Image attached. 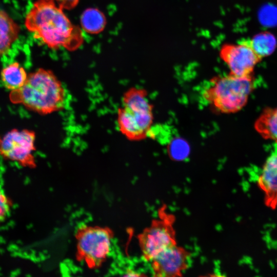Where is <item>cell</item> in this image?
<instances>
[{
    "mask_svg": "<svg viewBox=\"0 0 277 277\" xmlns=\"http://www.w3.org/2000/svg\"><path fill=\"white\" fill-rule=\"evenodd\" d=\"M125 276H141V274H139L138 272H136L134 271L129 270L126 272Z\"/></svg>",
    "mask_w": 277,
    "mask_h": 277,
    "instance_id": "18",
    "label": "cell"
},
{
    "mask_svg": "<svg viewBox=\"0 0 277 277\" xmlns=\"http://www.w3.org/2000/svg\"><path fill=\"white\" fill-rule=\"evenodd\" d=\"M219 55L229 68V73L239 76H252L254 68L262 60L249 39L223 44Z\"/></svg>",
    "mask_w": 277,
    "mask_h": 277,
    "instance_id": "8",
    "label": "cell"
},
{
    "mask_svg": "<svg viewBox=\"0 0 277 277\" xmlns=\"http://www.w3.org/2000/svg\"><path fill=\"white\" fill-rule=\"evenodd\" d=\"M25 25L34 37L51 49L73 51L84 42L81 28L73 25L51 0H37L27 13Z\"/></svg>",
    "mask_w": 277,
    "mask_h": 277,
    "instance_id": "1",
    "label": "cell"
},
{
    "mask_svg": "<svg viewBox=\"0 0 277 277\" xmlns=\"http://www.w3.org/2000/svg\"><path fill=\"white\" fill-rule=\"evenodd\" d=\"M254 128L263 138L277 144V106L265 109L255 122Z\"/></svg>",
    "mask_w": 277,
    "mask_h": 277,
    "instance_id": "12",
    "label": "cell"
},
{
    "mask_svg": "<svg viewBox=\"0 0 277 277\" xmlns=\"http://www.w3.org/2000/svg\"><path fill=\"white\" fill-rule=\"evenodd\" d=\"M11 207V203L3 191L0 189V223L8 214Z\"/></svg>",
    "mask_w": 277,
    "mask_h": 277,
    "instance_id": "16",
    "label": "cell"
},
{
    "mask_svg": "<svg viewBox=\"0 0 277 277\" xmlns=\"http://www.w3.org/2000/svg\"><path fill=\"white\" fill-rule=\"evenodd\" d=\"M189 257V252L184 248L176 245L170 247L151 261L154 275L181 276L187 267Z\"/></svg>",
    "mask_w": 277,
    "mask_h": 277,
    "instance_id": "9",
    "label": "cell"
},
{
    "mask_svg": "<svg viewBox=\"0 0 277 277\" xmlns=\"http://www.w3.org/2000/svg\"><path fill=\"white\" fill-rule=\"evenodd\" d=\"M82 28L90 34H97L102 31L106 26V19L103 13L96 8L85 10L80 18Z\"/></svg>",
    "mask_w": 277,
    "mask_h": 277,
    "instance_id": "14",
    "label": "cell"
},
{
    "mask_svg": "<svg viewBox=\"0 0 277 277\" xmlns=\"http://www.w3.org/2000/svg\"><path fill=\"white\" fill-rule=\"evenodd\" d=\"M35 133L30 130L14 129L0 137V154L24 167H35Z\"/></svg>",
    "mask_w": 277,
    "mask_h": 277,
    "instance_id": "7",
    "label": "cell"
},
{
    "mask_svg": "<svg viewBox=\"0 0 277 277\" xmlns=\"http://www.w3.org/2000/svg\"><path fill=\"white\" fill-rule=\"evenodd\" d=\"M159 214V219L153 220L138 236L143 256L147 261H151L166 249L176 245L174 216L166 212L164 207Z\"/></svg>",
    "mask_w": 277,
    "mask_h": 277,
    "instance_id": "6",
    "label": "cell"
},
{
    "mask_svg": "<svg viewBox=\"0 0 277 277\" xmlns=\"http://www.w3.org/2000/svg\"><path fill=\"white\" fill-rule=\"evenodd\" d=\"M19 32L18 25L6 12L0 10V56L8 52Z\"/></svg>",
    "mask_w": 277,
    "mask_h": 277,
    "instance_id": "11",
    "label": "cell"
},
{
    "mask_svg": "<svg viewBox=\"0 0 277 277\" xmlns=\"http://www.w3.org/2000/svg\"><path fill=\"white\" fill-rule=\"evenodd\" d=\"M256 184L263 193L265 205L271 209L277 207V152L266 160L258 176Z\"/></svg>",
    "mask_w": 277,
    "mask_h": 277,
    "instance_id": "10",
    "label": "cell"
},
{
    "mask_svg": "<svg viewBox=\"0 0 277 277\" xmlns=\"http://www.w3.org/2000/svg\"><path fill=\"white\" fill-rule=\"evenodd\" d=\"M249 39L253 49L262 58L271 54L276 45L275 37L267 32L260 33Z\"/></svg>",
    "mask_w": 277,
    "mask_h": 277,
    "instance_id": "15",
    "label": "cell"
},
{
    "mask_svg": "<svg viewBox=\"0 0 277 277\" xmlns=\"http://www.w3.org/2000/svg\"><path fill=\"white\" fill-rule=\"evenodd\" d=\"M154 121L153 105L147 91L131 87L122 96V106L117 111V124L121 133L131 141H140L150 134Z\"/></svg>",
    "mask_w": 277,
    "mask_h": 277,
    "instance_id": "4",
    "label": "cell"
},
{
    "mask_svg": "<svg viewBox=\"0 0 277 277\" xmlns=\"http://www.w3.org/2000/svg\"><path fill=\"white\" fill-rule=\"evenodd\" d=\"M62 9L70 10L75 7L79 0H51Z\"/></svg>",
    "mask_w": 277,
    "mask_h": 277,
    "instance_id": "17",
    "label": "cell"
},
{
    "mask_svg": "<svg viewBox=\"0 0 277 277\" xmlns=\"http://www.w3.org/2000/svg\"><path fill=\"white\" fill-rule=\"evenodd\" d=\"M253 89L252 76H239L229 73L209 80L202 89L201 95L206 104L216 112L234 113L247 104Z\"/></svg>",
    "mask_w": 277,
    "mask_h": 277,
    "instance_id": "3",
    "label": "cell"
},
{
    "mask_svg": "<svg viewBox=\"0 0 277 277\" xmlns=\"http://www.w3.org/2000/svg\"><path fill=\"white\" fill-rule=\"evenodd\" d=\"M9 97L14 104L23 105L39 114L48 115L64 109L66 92L52 71L39 68L29 73L25 84L11 91Z\"/></svg>",
    "mask_w": 277,
    "mask_h": 277,
    "instance_id": "2",
    "label": "cell"
},
{
    "mask_svg": "<svg viewBox=\"0 0 277 277\" xmlns=\"http://www.w3.org/2000/svg\"><path fill=\"white\" fill-rule=\"evenodd\" d=\"M28 75L18 62H13L4 67L1 73L3 86L11 91L21 88L26 83Z\"/></svg>",
    "mask_w": 277,
    "mask_h": 277,
    "instance_id": "13",
    "label": "cell"
},
{
    "mask_svg": "<svg viewBox=\"0 0 277 277\" xmlns=\"http://www.w3.org/2000/svg\"><path fill=\"white\" fill-rule=\"evenodd\" d=\"M77 256L89 267L100 266L109 256L113 246L112 232L107 228L89 226L76 234Z\"/></svg>",
    "mask_w": 277,
    "mask_h": 277,
    "instance_id": "5",
    "label": "cell"
}]
</instances>
